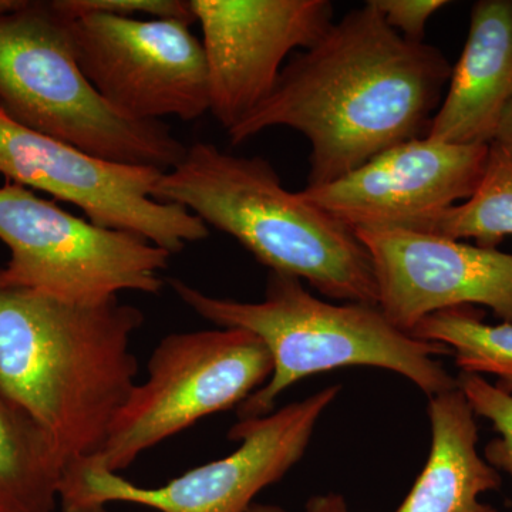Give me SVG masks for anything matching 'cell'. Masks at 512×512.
I'll return each mask as SVG.
<instances>
[{
	"label": "cell",
	"instance_id": "obj_1",
	"mask_svg": "<svg viewBox=\"0 0 512 512\" xmlns=\"http://www.w3.org/2000/svg\"><path fill=\"white\" fill-rule=\"evenodd\" d=\"M453 66L366 2L333 22L279 74L268 99L228 131L232 144L288 127L311 143L306 187L333 183L394 146L426 137Z\"/></svg>",
	"mask_w": 512,
	"mask_h": 512
},
{
	"label": "cell",
	"instance_id": "obj_2",
	"mask_svg": "<svg viewBox=\"0 0 512 512\" xmlns=\"http://www.w3.org/2000/svg\"><path fill=\"white\" fill-rule=\"evenodd\" d=\"M143 322L120 298L80 305L0 288V393L45 431L64 470L99 453L136 386Z\"/></svg>",
	"mask_w": 512,
	"mask_h": 512
},
{
	"label": "cell",
	"instance_id": "obj_3",
	"mask_svg": "<svg viewBox=\"0 0 512 512\" xmlns=\"http://www.w3.org/2000/svg\"><path fill=\"white\" fill-rule=\"evenodd\" d=\"M154 198L237 239L269 272L295 276L333 301L379 306L372 256L355 229L286 190L264 158L198 141L165 171Z\"/></svg>",
	"mask_w": 512,
	"mask_h": 512
},
{
	"label": "cell",
	"instance_id": "obj_4",
	"mask_svg": "<svg viewBox=\"0 0 512 512\" xmlns=\"http://www.w3.org/2000/svg\"><path fill=\"white\" fill-rule=\"evenodd\" d=\"M170 285L202 319L218 328L248 330L271 353V379L239 404L238 421L268 416L293 384L340 367L390 370L429 399L458 387L456 377L436 359L451 355L446 346L397 329L379 306L322 301L295 276L269 272L262 302L217 298L181 279H171Z\"/></svg>",
	"mask_w": 512,
	"mask_h": 512
},
{
	"label": "cell",
	"instance_id": "obj_5",
	"mask_svg": "<svg viewBox=\"0 0 512 512\" xmlns=\"http://www.w3.org/2000/svg\"><path fill=\"white\" fill-rule=\"evenodd\" d=\"M57 0H26L0 18V107L16 123L116 163L168 171L187 147L164 121L116 113L86 79Z\"/></svg>",
	"mask_w": 512,
	"mask_h": 512
},
{
	"label": "cell",
	"instance_id": "obj_6",
	"mask_svg": "<svg viewBox=\"0 0 512 512\" xmlns=\"http://www.w3.org/2000/svg\"><path fill=\"white\" fill-rule=\"evenodd\" d=\"M0 241L9 248L0 288L96 305L121 292L158 295L171 254L153 242L99 227L23 185L0 187Z\"/></svg>",
	"mask_w": 512,
	"mask_h": 512
},
{
	"label": "cell",
	"instance_id": "obj_7",
	"mask_svg": "<svg viewBox=\"0 0 512 512\" xmlns=\"http://www.w3.org/2000/svg\"><path fill=\"white\" fill-rule=\"evenodd\" d=\"M272 372L271 353L248 330L171 333L154 349L147 379L131 390L99 453L82 463L120 473L204 417L244 403Z\"/></svg>",
	"mask_w": 512,
	"mask_h": 512
},
{
	"label": "cell",
	"instance_id": "obj_8",
	"mask_svg": "<svg viewBox=\"0 0 512 512\" xmlns=\"http://www.w3.org/2000/svg\"><path fill=\"white\" fill-rule=\"evenodd\" d=\"M340 390L335 384L268 416L238 421L228 433L229 440L241 443L234 453L158 487H141L119 473L77 461L64 470L59 503L63 512H106L113 503L160 512H248L256 495L302 460L320 417Z\"/></svg>",
	"mask_w": 512,
	"mask_h": 512
},
{
	"label": "cell",
	"instance_id": "obj_9",
	"mask_svg": "<svg viewBox=\"0 0 512 512\" xmlns=\"http://www.w3.org/2000/svg\"><path fill=\"white\" fill-rule=\"evenodd\" d=\"M165 171L116 163L16 123L0 107V175L52 195L99 227L130 232L174 255L208 237L187 208L154 198Z\"/></svg>",
	"mask_w": 512,
	"mask_h": 512
},
{
	"label": "cell",
	"instance_id": "obj_10",
	"mask_svg": "<svg viewBox=\"0 0 512 512\" xmlns=\"http://www.w3.org/2000/svg\"><path fill=\"white\" fill-rule=\"evenodd\" d=\"M181 19L83 15L73 19L77 63L107 104L126 119L194 121L210 111L202 42Z\"/></svg>",
	"mask_w": 512,
	"mask_h": 512
},
{
	"label": "cell",
	"instance_id": "obj_11",
	"mask_svg": "<svg viewBox=\"0 0 512 512\" xmlns=\"http://www.w3.org/2000/svg\"><path fill=\"white\" fill-rule=\"evenodd\" d=\"M202 29L210 111L225 131L261 106L282 63L309 49L333 23L328 0H190Z\"/></svg>",
	"mask_w": 512,
	"mask_h": 512
},
{
	"label": "cell",
	"instance_id": "obj_12",
	"mask_svg": "<svg viewBox=\"0 0 512 512\" xmlns=\"http://www.w3.org/2000/svg\"><path fill=\"white\" fill-rule=\"evenodd\" d=\"M375 266L377 305L406 333L431 313L487 306L512 325V254L400 227L355 229Z\"/></svg>",
	"mask_w": 512,
	"mask_h": 512
},
{
	"label": "cell",
	"instance_id": "obj_13",
	"mask_svg": "<svg viewBox=\"0 0 512 512\" xmlns=\"http://www.w3.org/2000/svg\"><path fill=\"white\" fill-rule=\"evenodd\" d=\"M490 146L414 138L352 173L301 195L352 229L406 227L467 201L477 190Z\"/></svg>",
	"mask_w": 512,
	"mask_h": 512
},
{
	"label": "cell",
	"instance_id": "obj_14",
	"mask_svg": "<svg viewBox=\"0 0 512 512\" xmlns=\"http://www.w3.org/2000/svg\"><path fill=\"white\" fill-rule=\"evenodd\" d=\"M511 103L512 0H478L463 53L426 137L490 146Z\"/></svg>",
	"mask_w": 512,
	"mask_h": 512
},
{
	"label": "cell",
	"instance_id": "obj_15",
	"mask_svg": "<svg viewBox=\"0 0 512 512\" xmlns=\"http://www.w3.org/2000/svg\"><path fill=\"white\" fill-rule=\"evenodd\" d=\"M426 466L394 512H500L480 497L501 488L500 471L478 453L476 414L460 389L430 397Z\"/></svg>",
	"mask_w": 512,
	"mask_h": 512
},
{
	"label": "cell",
	"instance_id": "obj_16",
	"mask_svg": "<svg viewBox=\"0 0 512 512\" xmlns=\"http://www.w3.org/2000/svg\"><path fill=\"white\" fill-rule=\"evenodd\" d=\"M64 464L45 431L0 393V512H53Z\"/></svg>",
	"mask_w": 512,
	"mask_h": 512
},
{
	"label": "cell",
	"instance_id": "obj_17",
	"mask_svg": "<svg viewBox=\"0 0 512 512\" xmlns=\"http://www.w3.org/2000/svg\"><path fill=\"white\" fill-rule=\"evenodd\" d=\"M400 228L457 241L474 239L478 247L497 249L512 237L511 154L491 143L483 178L467 201Z\"/></svg>",
	"mask_w": 512,
	"mask_h": 512
},
{
	"label": "cell",
	"instance_id": "obj_18",
	"mask_svg": "<svg viewBox=\"0 0 512 512\" xmlns=\"http://www.w3.org/2000/svg\"><path fill=\"white\" fill-rule=\"evenodd\" d=\"M414 338L441 343L451 350L461 373L490 375L495 386L512 396V325L484 322L476 306L431 313L414 328Z\"/></svg>",
	"mask_w": 512,
	"mask_h": 512
},
{
	"label": "cell",
	"instance_id": "obj_19",
	"mask_svg": "<svg viewBox=\"0 0 512 512\" xmlns=\"http://www.w3.org/2000/svg\"><path fill=\"white\" fill-rule=\"evenodd\" d=\"M457 384L474 414L490 421L498 434L484 447L485 461L512 480V396L484 376L471 373H460Z\"/></svg>",
	"mask_w": 512,
	"mask_h": 512
},
{
	"label": "cell",
	"instance_id": "obj_20",
	"mask_svg": "<svg viewBox=\"0 0 512 512\" xmlns=\"http://www.w3.org/2000/svg\"><path fill=\"white\" fill-rule=\"evenodd\" d=\"M70 18L101 13L134 19H181L195 23L190 2L184 0H57Z\"/></svg>",
	"mask_w": 512,
	"mask_h": 512
},
{
	"label": "cell",
	"instance_id": "obj_21",
	"mask_svg": "<svg viewBox=\"0 0 512 512\" xmlns=\"http://www.w3.org/2000/svg\"><path fill=\"white\" fill-rule=\"evenodd\" d=\"M390 28L412 42H424V30L434 13L446 8V0H370Z\"/></svg>",
	"mask_w": 512,
	"mask_h": 512
},
{
	"label": "cell",
	"instance_id": "obj_22",
	"mask_svg": "<svg viewBox=\"0 0 512 512\" xmlns=\"http://www.w3.org/2000/svg\"><path fill=\"white\" fill-rule=\"evenodd\" d=\"M305 512H350V510L342 494L326 493L309 498Z\"/></svg>",
	"mask_w": 512,
	"mask_h": 512
},
{
	"label": "cell",
	"instance_id": "obj_23",
	"mask_svg": "<svg viewBox=\"0 0 512 512\" xmlns=\"http://www.w3.org/2000/svg\"><path fill=\"white\" fill-rule=\"evenodd\" d=\"M493 143L503 148L512 156V103L507 111H505L503 121H501Z\"/></svg>",
	"mask_w": 512,
	"mask_h": 512
},
{
	"label": "cell",
	"instance_id": "obj_24",
	"mask_svg": "<svg viewBox=\"0 0 512 512\" xmlns=\"http://www.w3.org/2000/svg\"><path fill=\"white\" fill-rule=\"evenodd\" d=\"M26 0H0V18L16 12L25 5Z\"/></svg>",
	"mask_w": 512,
	"mask_h": 512
},
{
	"label": "cell",
	"instance_id": "obj_25",
	"mask_svg": "<svg viewBox=\"0 0 512 512\" xmlns=\"http://www.w3.org/2000/svg\"><path fill=\"white\" fill-rule=\"evenodd\" d=\"M248 512H288L285 508L274 504H254Z\"/></svg>",
	"mask_w": 512,
	"mask_h": 512
}]
</instances>
